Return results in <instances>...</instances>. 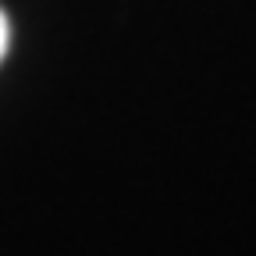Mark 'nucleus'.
<instances>
[{
  "mask_svg": "<svg viewBox=\"0 0 256 256\" xmlns=\"http://www.w3.org/2000/svg\"><path fill=\"white\" fill-rule=\"evenodd\" d=\"M8 46H11V22H8L4 8H0V60L8 57Z\"/></svg>",
  "mask_w": 256,
  "mask_h": 256,
  "instance_id": "nucleus-1",
  "label": "nucleus"
}]
</instances>
